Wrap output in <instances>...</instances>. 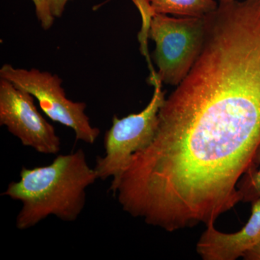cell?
<instances>
[{"instance_id":"6da1fadb","label":"cell","mask_w":260,"mask_h":260,"mask_svg":"<svg viewBox=\"0 0 260 260\" xmlns=\"http://www.w3.org/2000/svg\"><path fill=\"white\" fill-rule=\"evenodd\" d=\"M98 179L82 149L58 155L50 164L23 167L20 180L12 181L2 196L22 203L15 225L24 231L54 215L64 222L79 218L86 203V189Z\"/></svg>"},{"instance_id":"7a4b0ae2","label":"cell","mask_w":260,"mask_h":260,"mask_svg":"<svg viewBox=\"0 0 260 260\" xmlns=\"http://www.w3.org/2000/svg\"><path fill=\"white\" fill-rule=\"evenodd\" d=\"M205 32V16L154 15L149 38L155 43L153 60L162 83L177 86L185 78L199 56Z\"/></svg>"},{"instance_id":"3957f363","label":"cell","mask_w":260,"mask_h":260,"mask_svg":"<svg viewBox=\"0 0 260 260\" xmlns=\"http://www.w3.org/2000/svg\"><path fill=\"white\" fill-rule=\"evenodd\" d=\"M162 82L158 76L150 83L154 93L143 110L124 117L114 116L112 125L104 137V156L98 157L95 167L98 179L117 181L129 165L132 157L150 145L157 127L159 110L165 101Z\"/></svg>"},{"instance_id":"277c9868","label":"cell","mask_w":260,"mask_h":260,"mask_svg":"<svg viewBox=\"0 0 260 260\" xmlns=\"http://www.w3.org/2000/svg\"><path fill=\"white\" fill-rule=\"evenodd\" d=\"M0 78L9 80L15 86L31 94L44 114L51 120L71 128L77 140L90 145L96 141L100 129L90 124L85 114L86 104L67 98L61 86L62 80L57 75L34 68L25 70L4 64L0 69Z\"/></svg>"},{"instance_id":"5b68a950","label":"cell","mask_w":260,"mask_h":260,"mask_svg":"<svg viewBox=\"0 0 260 260\" xmlns=\"http://www.w3.org/2000/svg\"><path fill=\"white\" fill-rule=\"evenodd\" d=\"M0 125L38 153L55 155L60 150V138L38 111L34 97L4 78H0Z\"/></svg>"},{"instance_id":"8992f818","label":"cell","mask_w":260,"mask_h":260,"mask_svg":"<svg viewBox=\"0 0 260 260\" xmlns=\"http://www.w3.org/2000/svg\"><path fill=\"white\" fill-rule=\"evenodd\" d=\"M250 218L240 231L226 234L206 225L197 243L196 250L203 260H236L252 249L260 239V199L251 203Z\"/></svg>"},{"instance_id":"52a82bcc","label":"cell","mask_w":260,"mask_h":260,"mask_svg":"<svg viewBox=\"0 0 260 260\" xmlns=\"http://www.w3.org/2000/svg\"><path fill=\"white\" fill-rule=\"evenodd\" d=\"M155 13L180 17H204L216 9L215 0H150Z\"/></svg>"},{"instance_id":"ba28073f","label":"cell","mask_w":260,"mask_h":260,"mask_svg":"<svg viewBox=\"0 0 260 260\" xmlns=\"http://www.w3.org/2000/svg\"><path fill=\"white\" fill-rule=\"evenodd\" d=\"M237 189L243 203H251L260 199V145L239 179Z\"/></svg>"},{"instance_id":"9c48e42d","label":"cell","mask_w":260,"mask_h":260,"mask_svg":"<svg viewBox=\"0 0 260 260\" xmlns=\"http://www.w3.org/2000/svg\"><path fill=\"white\" fill-rule=\"evenodd\" d=\"M137 8L139 10L140 14L143 18V26L142 30L138 35L140 44H141V52L146 58L150 71V76L153 77L156 75V72L154 70L150 61L148 50V39L149 38V30H150V23L154 15L156 14L152 8L150 0H132Z\"/></svg>"},{"instance_id":"30bf717a","label":"cell","mask_w":260,"mask_h":260,"mask_svg":"<svg viewBox=\"0 0 260 260\" xmlns=\"http://www.w3.org/2000/svg\"><path fill=\"white\" fill-rule=\"evenodd\" d=\"M35 5L36 14L38 20L45 30H49L52 26L55 18L51 13L48 0H32Z\"/></svg>"},{"instance_id":"8fae6325","label":"cell","mask_w":260,"mask_h":260,"mask_svg":"<svg viewBox=\"0 0 260 260\" xmlns=\"http://www.w3.org/2000/svg\"><path fill=\"white\" fill-rule=\"evenodd\" d=\"M70 0H48L51 13L54 18H60L65 9V6Z\"/></svg>"},{"instance_id":"7c38bea8","label":"cell","mask_w":260,"mask_h":260,"mask_svg":"<svg viewBox=\"0 0 260 260\" xmlns=\"http://www.w3.org/2000/svg\"><path fill=\"white\" fill-rule=\"evenodd\" d=\"M245 260H260V239L257 244L252 249L248 251L243 256Z\"/></svg>"},{"instance_id":"4fadbf2b","label":"cell","mask_w":260,"mask_h":260,"mask_svg":"<svg viewBox=\"0 0 260 260\" xmlns=\"http://www.w3.org/2000/svg\"><path fill=\"white\" fill-rule=\"evenodd\" d=\"M220 2H228V1H233V0H219Z\"/></svg>"}]
</instances>
